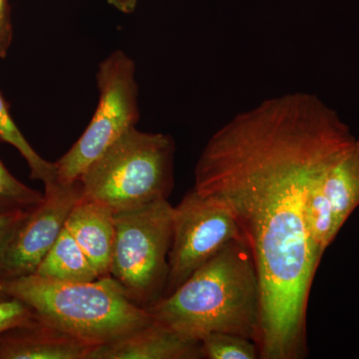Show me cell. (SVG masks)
<instances>
[{
	"instance_id": "6da1fadb",
	"label": "cell",
	"mask_w": 359,
	"mask_h": 359,
	"mask_svg": "<svg viewBox=\"0 0 359 359\" xmlns=\"http://www.w3.org/2000/svg\"><path fill=\"white\" fill-rule=\"evenodd\" d=\"M355 141L320 98L292 93L233 117L200 156L194 189L230 210L256 264L259 358L306 355V308L320 264L306 228V204Z\"/></svg>"
},
{
	"instance_id": "7a4b0ae2",
	"label": "cell",
	"mask_w": 359,
	"mask_h": 359,
	"mask_svg": "<svg viewBox=\"0 0 359 359\" xmlns=\"http://www.w3.org/2000/svg\"><path fill=\"white\" fill-rule=\"evenodd\" d=\"M153 320L201 342L224 332L259 342L261 287L245 241H233L177 287L146 309Z\"/></svg>"
},
{
	"instance_id": "3957f363",
	"label": "cell",
	"mask_w": 359,
	"mask_h": 359,
	"mask_svg": "<svg viewBox=\"0 0 359 359\" xmlns=\"http://www.w3.org/2000/svg\"><path fill=\"white\" fill-rule=\"evenodd\" d=\"M0 290L25 302L47 325L92 346L114 341L153 321L147 309L132 302L111 276L65 283L32 273L0 280Z\"/></svg>"
},
{
	"instance_id": "277c9868",
	"label": "cell",
	"mask_w": 359,
	"mask_h": 359,
	"mask_svg": "<svg viewBox=\"0 0 359 359\" xmlns=\"http://www.w3.org/2000/svg\"><path fill=\"white\" fill-rule=\"evenodd\" d=\"M175 149L169 135L133 127L78 179L82 196L114 214L168 199L174 186Z\"/></svg>"
},
{
	"instance_id": "5b68a950",
	"label": "cell",
	"mask_w": 359,
	"mask_h": 359,
	"mask_svg": "<svg viewBox=\"0 0 359 359\" xmlns=\"http://www.w3.org/2000/svg\"><path fill=\"white\" fill-rule=\"evenodd\" d=\"M173 208L163 199L114 214L109 276L144 309L161 299L166 287Z\"/></svg>"
},
{
	"instance_id": "8992f818",
	"label": "cell",
	"mask_w": 359,
	"mask_h": 359,
	"mask_svg": "<svg viewBox=\"0 0 359 359\" xmlns=\"http://www.w3.org/2000/svg\"><path fill=\"white\" fill-rule=\"evenodd\" d=\"M136 66L121 50L113 52L97 72L99 103L93 118L76 143L54 163L57 180L77 181L97 158L139 120Z\"/></svg>"
},
{
	"instance_id": "52a82bcc",
	"label": "cell",
	"mask_w": 359,
	"mask_h": 359,
	"mask_svg": "<svg viewBox=\"0 0 359 359\" xmlns=\"http://www.w3.org/2000/svg\"><path fill=\"white\" fill-rule=\"evenodd\" d=\"M238 240L245 241V236L230 210L193 188L173 208L169 273L163 297L173 292L226 245Z\"/></svg>"
},
{
	"instance_id": "ba28073f",
	"label": "cell",
	"mask_w": 359,
	"mask_h": 359,
	"mask_svg": "<svg viewBox=\"0 0 359 359\" xmlns=\"http://www.w3.org/2000/svg\"><path fill=\"white\" fill-rule=\"evenodd\" d=\"M44 189L43 200L20 222L0 256V280L36 271L82 196L79 180L71 183L57 180Z\"/></svg>"
},
{
	"instance_id": "9c48e42d",
	"label": "cell",
	"mask_w": 359,
	"mask_h": 359,
	"mask_svg": "<svg viewBox=\"0 0 359 359\" xmlns=\"http://www.w3.org/2000/svg\"><path fill=\"white\" fill-rule=\"evenodd\" d=\"M196 358H203L201 342L187 339L154 320L114 341L94 346L88 356V359Z\"/></svg>"
},
{
	"instance_id": "30bf717a",
	"label": "cell",
	"mask_w": 359,
	"mask_h": 359,
	"mask_svg": "<svg viewBox=\"0 0 359 359\" xmlns=\"http://www.w3.org/2000/svg\"><path fill=\"white\" fill-rule=\"evenodd\" d=\"M93 347L37 316L0 335V359H88Z\"/></svg>"
},
{
	"instance_id": "8fae6325",
	"label": "cell",
	"mask_w": 359,
	"mask_h": 359,
	"mask_svg": "<svg viewBox=\"0 0 359 359\" xmlns=\"http://www.w3.org/2000/svg\"><path fill=\"white\" fill-rule=\"evenodd\" d=\"M100 278L109 276L115 243L114 212L81 196L65 224Z\"/></svg>"
},
{
	"instance_id": "7c38bea8",
	"label": "cell",
	"mask_w": 359,
	"mask_h": 359,
	"mask_svg": "<svg viewBox=\"0 0 359 359\" xmlns=\"http://www.w3.org/2000/svg\"><path fill=\"white\" fill-rule=\"evenodd\" d=\"M318 188L327 201L339 231L359 205L358 139L330 168Z\"/></svg>"
},
{
	"instance_id": "4fadbf2b",
	"label": "cell",
	"mask_w": 359,
	"mask_h": 359,
	"mask_svg": "<svg viewBox=\"0 0 359 359\" xmlns=\"http://www.w3.org/2000/svg\"><path fill=\"white\" fill-rule=\"evenodd\" d=\"M34 273L48 280L65 283L93 282L100 278L66 226Z\"/></svg>"
},
{
	"instance_id": "5bb4252c",
	"label": "cell",
	"mask_w": 359,
	"mask_h": 359,
	"mask_svg": "<svg viewBox=\"0 0 359 359\" xmlns=\"http://www.w3.org/2000/svg\"><path fill=\"white\" fill-rule=\"evenodd\" d=\"M0 141L6 142L18 149V152L25 158L30 168V177L32 179L39 180L44 184V187L50 186L57 180L55 165L40 157L32 145L26 141L25 136L11 118L8 106L1 93H0Z\"/></svg>"
},
{
	"instance_id": "9a60e30c",
	"label": "cell",
	"mask_w": 359,
	"mask_h": 359,
	"mask_svg": "<svg viewBox=\"0 0 359 359\" xmlns=\"http://www.w3.org/2000/svg\"><path fill=\"white\" fill-rule=\"evenodd\" d=\"M203 358L257 359L259 358L256 342L241 335L214 332L201 340Z\"/></svg>"
},
{
	"instance_id": "2e32d148",
	"label": "cell",
	"mask_w": 359,
	"mask_h": 359,
	"mask_svg": "<svg viewBox=\"0 0 359 359\" xmlns=\"http://www.w3.org/2000/svg\"><path fill=\"white\" fill-rule=\"evenodd\" d=\"M43 197L44 194L18 181L0 161V212L32 210Z\"/></svg>"
},
{
	"instance_id": "e0dca14e",
	"label": "cell",
	"mask_w": 359,
	"mask_h": 359,
	"mask_svg": "<svg viewBox=\"0 0 359 359\" xmlns=\"http://www.w3.org/2000/svg\"><path fill=\"white\" fill-rule=\"evenodd\" d=\"M36 313L25 302L9 299L0 302V335L11 328L21 327L32 323Z\"/></svg>"
},
{
	"instance_id": "ac0fdd59",
	"label": "cell",
	"mask_w": 359,
	"mask_h": 359,
	"mask_svg": "<svg viewBox=\"0 0 359 359\" xmlns=\"http://www.w3.org/2000/svg\"><path fill=\"white\" fill-rule=\"evenodd\" d=\"M29 211L30 210H14L0 212V256L13 231Z\"/></svg>"
},
{
	"instance_id": "d6986e66",
	"label": "cell",
	"mask_w": 359,
	"mask_h": 359,
	"mask_svg": "<svg viewBox=\"0 0 359 359\" xmlns=\"http://www.w3.org/2000/svg\"><path fill=\"white\" fill-rule=\"evenodd\" d=\"M13 39V28L9 18L7 0H0V58H4Z\"/></svg>"
},
{
	"instance_id": "ffe728a7",
	"label": "cell",
	"mask_w": 359,
	"mask_h": 359,
	"mask_svg": "<svg viewBox=\"0 0 359 359\" xmlns=\"http://www.w3.org/2000/svg\"><path fill=\"white\" fill-rule=\"evenodd\" d=\"M108 2L116 7L118 11L124 13H130L135 11L138 0H107Z\"/></svg>"
},
{
	"instance_id": "44dd1931",
	"label": "cell",
	"mask_w": 359,
	"mask_h": 359,
	"mask_svg": "<svg viewBox=\"0 0 359 359\" xmlns=\"http://www.w3.org/2000/svg\"><path fill=\"white\" fill-rule=\"evenodd\" d=\"M9 299L8 295H6L4 292H2V290H0V302L4 301V299Z\"/></svg>"
}]
</instances>
